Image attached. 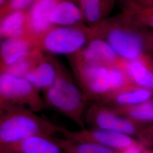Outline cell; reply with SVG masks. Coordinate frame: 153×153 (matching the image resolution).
<instances>
[{
  "label": "cell",
  "mask_w": 153,
  "mask_h": 153,
  "mask_svg": "<svg viewBox=\"0 0 153 153\" xmlns=\"http://www.w3.org/2000/svg\"><path fill=\"white\" fill-rule=\"evenodd\" d=\"M59 0H36L28 14V37L33 42L51 28L50 16Z\"/></svg>",
  "instance_id": "cell-10"
},
{
  "label": "cell",
  "mask_w": 153,
  "mask_h": 153,
  "mask_svg": "<svg viewBox=\"0 0 153 153\" xmlns=\"http://www.w3.org/2000/svg\"><path fill=\"white\" fill-rule=\"evenodd\" d=\"M30 109L19 107L1 114L0 146L21 141L38 135L61 133L64 128L45 119Z\"/></svg>",
  "instance_id": "cell-2"
},
{
  "label": "cell",
  "mask_w": 153,
  "mask_h": 153,
  "mask_svg": "<svg viewBox=\"0 0 153 153\" xmlns=\"http://www.w3.org/2000/svg\"><path fill=\"white\" fill-rule=\"evenodd\" d=\"M19 107L33 112L47 109L40 90L25 78L1 73L0 113Z\"/></svg>",
  "instance_id": "cell-4"
},
{
  "label": "cell",
  "mask_w": 153,
  "mask_h": 153,
  "mask_svg": "<svg viewBox=\"0 0 153 153\" xmlns=\"http://www.w3.org/2000/svg\"><path fill=\"white\" fill-rule=\"evenodd\" d=\"M88 40L82 30L75 27L51 28L33 43L39 51L54 54H75L83 48Z\"/></svg>",
  "instance_id": "cell-5"
},
{
  "label": "cell",
  "mask_w": 153,
  "mask_h": 153,
  "mask_svg": "<svg viewBox=\"0 0 153 153\" xmlns=\"http://www.w3.org/2000/svg\"><path fill=\"white\" fill-rule=\"evenodd\" d=\"M97 38L105 40L120 58L128 61L142 57L147 47L141 29L133 26L121 16L103 21Z\"/></svg>",
  "instance_id": "cell-3"
},
{
  "label": "cell",
  "mask_w": 153,
  "mask_h": 153,
  "mask_svg": "<svg viewBox=\"0 0 153 153\" xmlns=\"http://www.w3.org/2000/svg\"><path fill=\"white\" fill-rule=\"evenodd\" d=\"M42 52L35 50L21 60L1 73H7L15 76L24 77L44 58Z\"/></svg>",
  "instance_id": "cell-21"
},
{
  "label": "cell",
  "mask_w": 153,
  "mask_h": 153,
  "mask_svg": "<svg viewBox=\"0 0 153 153\" xmlns=\"http://www.w3.org/2000/svg\"><path fill=\"white\" fill-rule=\"evenodd\" d=\"M140 2L147 4H150V5H153V0H135Z\"/></svg>",
  "instance_id": "cell-26"
},
{
  "label": "cell",
  "mask_w": 153,
  "mask_h": 153,
  "mask_svg": "<svg viewBox=\"0 0 153 153\" xmlns=\"http://www.w3.org/2000/svg\"><path fill=\"white\" fill-rule=\"evenodd\" d=\"M66 153H120L119 152L91 142L57 138Z\"/></svg>",
  "instance_id": "cell-19"
},
{
  "label": "cell",
  "mask_w": 153,
  "mask_h": 153,
  "mask_svg": "<svg viewBox=\"0 0 153 153\" xmlns=\"http://www.w3.org/2000/svg\"><path fill=\"white\" fill-rule=\"evenodd\" d=\"M43 91L47 109H53L85 128L88 98L71 75L60 66L54 83Z\"/></svg>",
  "instance_id": "cell-1"
},
{
  "label": "cell",
  "mask_w": 153,
  "mask_h": 153,
  "mask_svg": "<svg viewBox=\"0 0 153 153\" xmlns=\"http://www.w3.org/2000/svg\"><path fill=\"white\" fill-rule=\"evenodd\" d=\"M144 153H153V151H152V152H144Z\"/></svg>",
  "instance_id": "cell-28"
},
{
  "label": "cell",
  "mask_w": 153,
  "mask_h": 153,
  "mask_svg": "<svg viewBox=\"0 0 153 153\" xmlns=\"http://www.w3.org/2000/svg\"><path fill=\"white\" fill-rule=\"evenodd\" d=\"M121 111L134 119L153 120V104L150 102H146L131 107H123Z\"/></svg>",
  "instance_id": "cell-22"
},
{
  "label": "cell",
  "mask_w": 153,
  "mask_h": 153,
  "mask_svg": "<svg viewBox=\"0 0 153 153\" xmlns=\"http://www.w3.org/2000/svg\"><path fill=\"white\" fill-rule=\"evenodd\" d=\"M123 10L121 16L133 26L153 31V5L124 0Z\"/></svg>",
  "instance_id": "cell-13"
},
{
  "label": "cell",
  "mask_w": 153,
  "mask_h": 153,
  "mask_svg": "<svg viewBox=\"0 0 153 153\" xmlns=\"http://www.w3.org/2000/svg\"><path fill=\"white\" fill-rule=\"evenodd\" d=\"M120 153H144L141 146L138 143H135L129 148L126 149V150L120 152Z\"/></svg>",
  "instance_id": "cell-25"
},
{
  "label": "cell",
  "mask_w": 153,
  "mask_h": 153,
  "mask_svg": "<svg viewBox=\"0 0 153 153\" xmlns=\"http://www.w3.org/2000/svg\"><path fill=\"white\" fill-rule=\"evenodd\" d=\"M126 61L117 55L104 39L95 38L86 47L76 53L73 64L83 63L110 66L123 65Z\"/></svg>",
  "instance_id": "cell-9"
},
{
  "label": "cell",
  "mask_w": 153,
  "mask_h": 153,
  "mask_svg": "<svg viewBox=\"0 0 153 153\" xmlns=\"http://www.w3.org/2000/svg\"><path fill=\"white\" fill-rule=\"evenodd\" d=\"M61 134L71 140L91 142L119 152L137 143L126 134L100 129L85 128L78 131H71L64 128Z\"/></svg>",
  "instance_id": "cell-7"
},
{
  "label": "cell",
  "mask_w": 153,
  "mask_h": 153,
  "mask_svg": "<svg viewBox=\"0 0 153 153\" xmlns=\"http://www.w3.org/2000/svg\"><path fill=\"white\" fill-rule=\"evenodd\" d=\"M113 93L114 102L123 107H131L145 103L148 102L152 97V92L145 88L130 91L123 89Z\"/></svg>",
  "instance_id": "cell-20"
},
{
  "label": "cell",
  "mask_w": 153,
  "mask_h": 153,
  "mask_svg": "<svg viewBox=\"0 0 153 153\" xmlns=\"http://www.w3.org/2000/svg\"><path fill=\"white\" fill-rule=\"evenodd\" d=\"M0 153H5V152H0Z\"/></svg>",
  "instance_id": "cell-29"
},
{
  "label": "cell",
  "mask_w": 153,
  "mask_h": 153,
  "mask_svg": "<svg viewBox=\"0 0 153 153\" xmlns=\"http://www.w3.org/2000/svg\"><path fill=\"white\" fill-rule=\"evenodd\" d=\"M115 0H82L83 13L89 23L103 22L112 10Z\"/></svg>",
  "instance_id": "cell-17"
},
{
  "label": "cell",
  "mask_w": 153,
  "mask_h": 153,
  "mask_svg": "<svg viewBox=\"0 0 153 153\" xmlns=\"http://www.w3.org/2000/svg\"><path fill=\"white\" fill-rule=\"evenodd\" d=\"M38 50L28 36L5 39L1 44V72Z\"/></svg>",
  "instance_id": "cell-12"
},
{
  "label": "cell",
  "mask_w": 153,
  "mask_h": 153,
  "mask_svg": "<svg viewBox=\"0 0 153 153\" xmlns=\"http://www.w3.org/2000/svg\"><path fill=\"white\" fill-rule=\"evenodd\" d=\"M81 10L73 2L69 1L59 2L50 16L52 24L68 26L74 25L82 18Z\"/></svg>",
  "instance_id": "cell-16"
},
{
  "label": "cell",
  "mask_w": 153,
  "mask_h": 153,
  "mask_svg": "<svg viewBox=\"0 0 153 153\" xmlns=\"http://www.w3.org/2000/svg\"><path fill=\"white\" fill-rule=\"evenodd\" d=\"M60 66L54 61L44 57L25 78L35 88L43 91L54 83Z\"/></svg>",
  "instance_id": "cell-14"
},
{
  "label": "cell",
  "mask_w": 153,
  "mask_h": 153,
  "mask_svg": "<svg viewBox=\"0 0 153 153\" xmlns=\"http://www.w3.org/2000/svg\"><path fill=\"white\" fill-rule=\"evenodd\" d=\"M28 14L23 11H12L3 18L1 23L0 33L3 38L27 36Z\"/></svg>",
  "instance_id": "cell-15"
},
{
  "label": "cell",
  "mask_w": 153,
  "mask_h": 153,
  "mask_svg": "<svg viewBox=\"0 0 153 153\" xmlns=\"http://www.w3.org/2000/svg\"><path fill=\"white\" fill-rule=\"evenodd\" d=\"M0 152L8 153H66L52 136L38 135L13 144L0 146Z\"/></svg>",
  "instance_id": "cell-11"
},
{
  "label": "cell",
  "mask_w": 153,
  "mask_h": 153,
  "mask_svg": "<svg viewBox=\"0 0 153 153\" xmlns=\"http://www.w3.org/2000/svg\"><path fill=\"white\" fill-rule=\"evenodd\" d=\"M73 67L76 82L88 100L111 94L109 66L82 63Z\"/></svg>",
  "instance_id": "cell-6"
},
{
  "label": "cell",
  "mask_w": 153,
  "mask_h": 153,
  "mask_svg": "<svg viewBox=\"0 0 153 153\" xmlns=\"http://www.w3.org/2000/svg\"><path fill=\"white\" fill-rule=\"evenodd\" d=\"M127 64V63H126ZM115 65L109 66V78L111 93H115L124 89L126 85L127 76L126 66Z\"/></svg>",
  "instance_id": "cell-23"
},
{
  "label": "cell",
  "mask_w": 153,
  "mask_h": 153,
  "mask_svg": "<svg viewBox=\"0 0 153 153\" xmlns=\"http://www.w3.org/2000/svg\"><path fill=\"white\" fill-rule=\"evenodd\" d=\"M126 69L128 76L138 85L145 88H153V71L148 68L141 57L128 61Z\"/></svg>",
  "instance_id": "cell-18"
},
{
  "label": "cell",
  "mask_w": 153,
  "mask_h": 153,
  "mask_svg": "<svg viewBox=\"0 0 153 153\" xmlns=\"http://www.w3.org/2000/svg\"><path fill=\"white\" fill-rule=\"evenodd\" d=\"M85 124L91 128L119 132L130 136L136 131L135 126L131 121L107 108L95 105L87 109Z\"/></svg>",
  "instance_id": "cell-8"
},
{
  "label": "cell",
  "mask_w": 153,
  "mask_h": 153,
  "mask_svg": "<svg viewBox=\"0 0 153 153\" xmlns=\"http://www.w3.org/2000/svg\"><path fill=\"white\" fill-rule=\"evenodd\" d=\"M6 0H0V3H1V5H2L5 2Z\"/></svg>",
  "instance_id": "cell-27"
},
{
  "label": "cell",
  "mask_w": 153,
  "mask_h": 153,
  "mask_svg": "<svg viewBox=\"0 0 153 153\" xmlns=\"http://www.w3.org/2000/svg\"><path fill=\"white\" fill-rule=\"evenodd\" d=\"M33 0H10V9L13 11H22L31 3Z\"/></svg>",
  "instance_id": "cell-24"
}]
</instances>
